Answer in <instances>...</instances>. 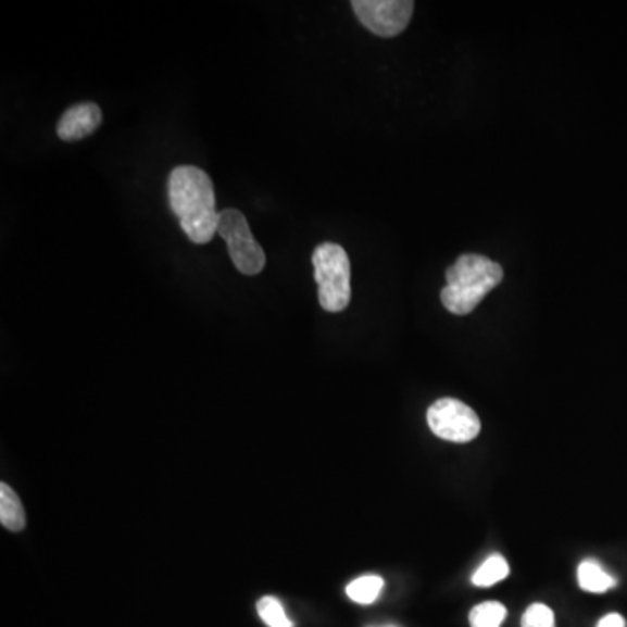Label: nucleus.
<instances>
[{"mask_svg": "<svg viewBox=\"0 0 627 627\" xmlns=\"http://www.w3.org/2000/svg\"><path fill=\"white\" fill-rule=\"evenodd\" d=\"M170 206L193 244H208L218 228L215 187L208 173L196 166H178L167 184Z\"/></svg>", "mask_w": 627, "mask_h": 627, "instance_id": "nucleus-1", "label": "nucleus"}, {"mask_svg": "<svg viewBox=\"0 0 627 627\" xmlns=\"http://www.w3.org/2000/svg\"><path fill=\"white\" fill-rule=\"evenodd\" d=\"M502 277L504 271L493 260L481 255H462L447 271L441 302L455 316L471 314L500 285Z\"/></svg>", "mask_w": 627, "mask_h": 627, "instance_id": "nucleus-2", "label": "nucleus"}, {"mask_svg": "<svg viewBox=\"0 0 627 627\" xmlns=\"http://www.w3.org/2000/svg\"><path fill=\"white\" fill-rule=\"evenodd\" d=\"M321 308L342 312L351 302V262L342 246L325 242L312 255Z\"/></svg>", "mask_w": 627, "mask_h": 627, "instance_id": "nucleus-3", "label": "nucleus"}, {"mask_svg": "<svg viewBox=\"0 0 627 627\" xmlns=\"http://www.w3.org/2000/svg\"><path fill=\"white\" fill-rule=\"evenodd\" d=\"M216 234L227 242L228 255L239 273L259 276L265 267V253L241 211L224 210L220 213Z\"/></svg>", "mask_w": 627, "mask_h": 627, "instance_id": "nucleus-4", "label": "nucleus"}, {"mask_svg": "<svg viewBox=\"0 0 627 627\" xmlns=\"http://www.w3.org/2000/svg\"><path fill=\"white\" fill-rule=\"evenodd\" d=\"M427 422L438 438L450 443H469L481 429V422L471 406L453 398H441L427 410Z\"/></svg>", "mask_w": 627, "mask_h": 627, "instance_id": "nucleus-5", "label": "nucleus"}, {"mask_svg": "<svg viewBox=\"0 0 627 627\" xmlns=\"http://www.w3.org/2000/svg\"><path fill=\"white\" fill-rule=\"evenodd\" d=\"M415 4L410 0H354L355 16L378 37L400 36L409 27Z\"/></svg>", "mask_w": 627, "mask_h": 627, "instance_id": "nucleus-6", "label": "nucleus"}, {"mask_svg": "<svg viewBox=\"0 0 627 627\" xmlns=\"http://www.w3.org/2000/svg\"><path fill=\"white\" fill-rule=\"evenodd\" d=\"M103 114L97 103H79L71 106L58 123V137L63 141H77L91 137L100 128Z\"/></svg>", "mask_w": 627, "mask_h": 627, "instance_id": "nucleus-7", "label": "nucleus"}, {"mask_svg": "<svg viewBox=\"0 0 627 627\" xmlns=\"http://www.w3.org/2000/svg\"><path fill=\"white\" fill-rule=\"evenodd\" d=\"M577 580H579L580 589L592 594H601L617 586L614 575L603 570V566L597 560H584L580 563Z\"/></svg>", "mask_w": 627, "mask_h": 627, "instance_id": "nucleus-8", "label": "nucleus"}, {"mask_svg": "<svg viewBox=\"0 0 627 627\" xmlns=\"http://www.w3.org/2000/svg\"><path fill=\"white\" fill-rule=\"evenodd\" d=\"M0 523L11 531H22L27 523L20 497L5 482L0 485Z\"/></svg>", "mask_w": 627, "mask_h": 627, "instance_id": "nucleus-9", "label": "nucleus"}, {"mask_svg": "<svg viewBox=\"0 0 627 627\" xmlns=\"http://www.w3.org/2000/svg\"><path fill=\"white\" fill-rule=\"evenodd\" d=\"M384 589V579L378 575H363L347 586V597L360 605H372L380 597Z\"/></svg>", "mask_w": 627, "mask_h": 627, "instance_id": "nucleus-10", "label": "nucleus"}, {"mask_svg": "<svg viewBox=\"0 0 627 627\" xmlns=\"http://www.w3.org/2000/svg\"><path fill=\"white\" fill-rule=\"evenodd\" d=\"M507 575H510V563L505 562V557L496 554V556L488 557L487 562L479 566L476 574L473 575V584L478 588H490V586L502 582Z\"/></svg>", "mask_w": 627, "mask_h": 627, "instance_id": "nucleus-11", "label": "nucleus"}, {"mask_svg": "<svg viewBox=\"0 0 627 627\" xmlns=\"http://www.w3.org/2000/svg\"><path fill=\"white\" fill-rule=\"evenodd\" d=\"M507 610L499 601H485L474 606L469 615L471 627H500L504 623Z\"/></svg>", "mask_w": 627, "mask_h": 627, "instance_id": "nucleus-12", "label": "nucleus"}, {"mask_svg": "<svg viewBox=\"0 0 627 627\" xmlns=\"http://www.w3.org/2000/svg\"><path fill=\"white\" fill-rule=\"evenodd\" d=\"M259 615L268 627H293L290 617L286 615L281 601L274 597H264L256 605Z\"/></svg>", "mask_w": 627, "mask_h": 627, "instance_id": "nucleus-13", "label": "nucleus"}, {"mask_svg": "<svg viewBox=\"0 0 627 627\" xmlns=\"http://www.w3.org/2000/svg\"><path fill=\"white\" fill-rule=\"evenodd\" d=\"M522 627H556L553 610L542 603H534L523 614Z\"/></svg>", "mask_w": 627, "mask_h": 627, "instance_id": "nucleus-14", "label": "nucleus"}, {"mask_svg": "<svg viewBox=\"0 0 627 627\" xmlns=\"http://www.w3.org/2000/svg\"><path fill=\"white\" fill-rule=\"evenodd\" d=\"M598 627H626V618L620 614H609L601 618Z\"/></svg>", "mask_w": 627, "mask_h": 627, "instance_id": "nucleus-15", "label": "nucleus"}]
</instances>
